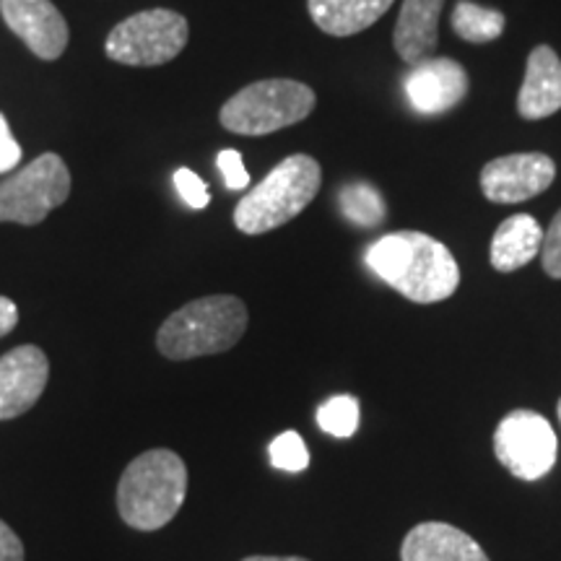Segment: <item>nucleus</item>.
<instances>
[{
  "instance_id": "1",
  "label": "nucleus",
  "mask_w": 561,
  "mask_h": 561,
  "mask_svg": "<svg viewBox=\"0 0 561 561\" xmlns=\"http://www.w3.org/2000/svg\"><path fill=\"white\" fill-rule=\"evenodd\" d=\"M367 265L416 305L450 299L460 286V268L453 252L424 231H392L380 237L367 248Z\"/></svg>"
},
{
  "instance_id": "2",
  "label": "nucleus",
  "mask_w": 561,
  "mask_h": 561,
  "mask_svg": "<svg viewBox=\"0 0 561 561\" xmlns=\"http://www.w3.org/2000/svg\"><path fill=\"white\" fill-rule=\"evenodd\" d=\"M187 496V466L178 453L149 450L125 468L117 483V512L136 530H159L174 520Z\"/></svg>"
},
{
  "instance_id": "3",
  "label": "nucleus",
  "mask_w": 561,
  "mask_h": 561,
  "mask_svg": "<svg viewBox=\"0 0 561 561\" xmlns=\"http://www.w3.org/2000/svg\"><path fill=\"white\" fill-rule=\"evenodd\" d=\"M248 305L231 294L195 299L164 320L157 333V348L172 362L224 354L237 346L248 331Z\"/></svg>"
},
{
  "instance_id": "4",
  "label": "nucleus",
  "mask_w": 561,
  "mask_h": 561,
  "mask_svg": "<svg viewBox=\"0 0 561 561\" xmlns=\"http://www.w3.org/2000/svg\"><path fill=\"white\" fill-rule=\"evenodd\" d=\"M322 170L318 159L307 153H294L265 174L234 208V227L242 234H265L305 210L320 193Z\"/></svg>"
},
{
  "instance_id": "5",
  "label": "nucleus",
  "mask_w": 561,
  "mask_h": 561,
  "mask_svg": "<svg viewBox=\"0 0 561 561\" xmlns=\"http://www.w3.org/2000/svg\"><path fill=\"white\" fill-rule=\"evenodd\" d=\"M318 96L307 83L294 79L255 81L224 102L219 121L237 136H268L291 128L312 115Z\"/></svg>"
},
{
  "instance_id": "6",
  "label": "nucleus",
  "mask_w": 561,
  "mask_h": 561,
  "mask_svg": "<svg viewBox=\"0 0 561 561\" xmlns=\"http://www.w3.org/2000/svg\"><path fill=\"white\" fill-rule=\"evenodd\" d=\"M191 26L187 19L170 9H151L123 19L107 34L104 53L110 60L133 68H157L185 50Z\"/></svg>"
},
{
  "instance_id": "7",
  "label": "nucleus",
  "mask_w": 561,
  "mask_h": 561,
  "mask_svg": "<svg viewBox=\"0 0 561 561\" xmlns=\"http://www.w3.org/2000/svg\"><path fill=\"white\" fill-rule=\"evenodd\" d=\"M70 195V172L58 153H42L0 182V224L37 227Z\"/></svg>"
},
{
  "instance_id": "8",
  "label": "nucleus",
  "mask_w": 561,
  "mask_h": 561,
  "mask_svg": "<svg viewBox=\"0 0 561 561\" xmlns=\"http://www.w3.org/2000/svg\"><path fill=\"white\" fill-rule=\"evenodd\" d=\"M494 453L515 479L538 481L557 466V434L541 413L512 411L496 426Z\"/></svg>"
},
{
  "instance_id": "9",
  "label": "nucleus",
  "mask_w": 561,
  "mask_h": 561,
  "mask_svg": "<svg viewBox=\"0 0 561 561\" xmlns=\"http://www.w3.org/2000/svg\"><path fill=\"white\" fill-rule=\"evenodd\" d=\"M557 180V164L541 151L491 159L481 170V191L491 203H523L546 193Z\"/></svg>"
},
{
  "instance_id": "10",
  "label": "nucleus",
  "mask_w": 561,
  "mask_h": 561,
  "mask_svg": "<svg viewBox=\"0 0 561 561\" xmlns=\"http://www.w3.org/2000/svg\"><path fill=\"white\" fill-rule=\"evenodd\" d=\"M403 89L411 107L421 115H442L466 100L471 81L458 60L426 58L403 76Z\"/></svg>"
},
{
  "instance_id": "11",
  "label": "nucleus",
  "mask_w": 561,
  "mask_h": 561,
  "mask_svg": "<svg viewBox=\"0 0 561 561\" xmlns=\"http://www.w3.org/2000/svg\"><path fill=\"white\" fill-rule=\"evenodd\" d=\"M0 13L39 60H58L66 53L70 32L53 0H0Z\"/></svg>"
},
{
  "instance_id": "12",
  "label": "nucleus",
  "mask_w": 561,
  "mask_h": 561,
  "mask_svg": "<svg viewBox=\"0 0 561 561\" xmlns=\"http://www.w3.org/2000/svg\"><path fill=\"white\" fill-rule=\"evenodd\" d=\"M50 380V362L39 346H19L0 356V421L16 419L39 401Z\"/></svg>"
},
{
  "instance_id": "13",
  "label": "nucleus",
  "mask_w": 561,
  "mask_h": 561,
  "mask_svg": "<svg viewBox=\"0 0 561 561\" xmlns=\"http://www.w3.org/2000/svg\"><path fill=\"white\" fill-rule=\"evenodd\" d=\"M561 110V58L549 45L528 55L525 79L517 94V115L523 121H543Z\"/></svg>"
},
{
  "instance_id": "14",
  "label": "nucleus",
  "mask_w": 561,
  "mask_h": 561,
  "mask_svg": "<svg viewBox=\"0 0 561 561\" xmlns=\"http://www.w3.org/2000/svg\"><path fill=\"white\" fill-rule=\"evenodd\" d=\"M401 561H489V557L468 533L434 520L409 530L401 546Z\"/></svg>"
},
{
  "instance_id": "15",
  "label": "nucleus",
  "mask_w": 561,
  "mask_h": 561,
  "mask_svg": "<svg viewBox=\"0 0 561 561\" xmlns=\"http://www.w3.org/2000/svg\"><path fill=\"white\" fill-rule=\"evenodd\" d=\"M445 0H403L392 30V47L409 66L432 58L439 45V16Z\"/></svg>"
},
{
  "instance_id": "16",
  "label": "nucleus",
  "mask_w": 561,
  "mask_h": 561,
  "mask_svg": "<svg viewBox=\"0 0 561 561\" xmlns=\"http://www.w3.org/2000/svg\"><path fill=\"white\" fill-rule=\"evenodd\" d=\"M543 231L541 224L533 219L530 214H515L504 219L491 237L489 261L491 268L500 273L520 271L533 257L541 252Z\"/></svg>"
},
{
  "instance_id": "17",
  "label": "nucleus",
  "mask_w": 561,
  "mask_h": 561,
  "mask_svg": "<svg viewBox=\"0 0 561 561\" xmlns=\"http://www.w3.org/2000/svg\"><path fill=\"white\" fill-rule=\"evenodd\" d=\"M396 0H307L314 24L331 37H354L388 13Z\"/></svg>"
},
{
  "instance_id": "18",
  "label": "nucleus",
  "mask_w": 561,
  "mask_h": 561,
  "mask_svg": "<svg viewBox=\"0 0 561 561\" xmlns=\"http://www.w3.org/2000/svg\"><path fill=\"white\" fill-rule=\"evenodd\" d=\"M504 19L502 11L486 9V5L471 3V0H460L453 11V30L460 39L473 42V45H486L502 37Z\"/></svg>"
},
{
  "instance_id": "19",
  "label": "nucleus",
  "mask_w": 561,
  "mask_h": 561,
  "mask_svg": "<svg viewBox=\"0 0 561 561\" xmlns=\"http://www.w3.org/2000/svg\"><path fill=\"white\" fill-rule=\"evenodd\" d=\"M339 206L343 216L354 224V227L371 229L380 227L388 216V206H385V198L369 182H351V185L341 187L339 193Z\"/></svg>"
},
{
  "instance_id": "20",
  "label": "nucleus",
  "mask_w": 561,
  "mask_h": 561,
  "mask_svg": "<svg viewBox=\"0 0 561 561\" xmlns=\"http://www.w3.org/2000/svg\"><path fill=\"white\" fill-rule=\"evenodd\" d=\"M318 426L331 437H354L359 430V401L354 396L328 398L318 409Z\"/></svg>"
},
{
  "instance_id": "21",
  "label": "nucleus",
  "mask_w": 561,
  "mask_h": 561,
  "mask_svg": "<svg viewBox=\"0 0 561 561\" xmlns=\"http://www.w3.org/2000/svg\"><path fill=\"white\" fill-rule=\"evenodd\" d=\"M268 458L276 471L286 473H301L310 466V450H307L305 439H301L297 432L278 434V437L271 442Z\"/></svg>"
},
{
  "instance_id": "22",
  "label": "nucleus",
  "mask_w": 561,
  "mask_h": 561,
  "mask_svg": "<svg viewBox=\"0 0 561 561\" xmlns=\"http://www.w3.org/2000/svg\"><path fill=\"white\" fill-rule=\"evenodd\" d=\"M174 187H178L180 198L195 210L206 208L210 203V193H208L206 182H203L193 170H187V167H182V170L174 172Z\"/></svg>"
},
{
  "instance_id": "23",
  "label": "nucleus",
  "mask_w": 561,
  "mask_h": 561,
  "mask_svg": "<svg viewBox=\"0 0 561 561\" xmlns=\"http://www.w3.org/2000/svg\"><path fill=\"white\" fill-rule=\"evenodd\" d=\"M541 263H543V271L549 273L551 278H561V210L553 216L549 229L543 231Z\"/></svg>"
},
{
  "instance_id": "24",
  "label": "nucleus",
  "mask_w": 561,
  "mask_h": 561,
  "mask_svg": "<svg viewBox=\"0 0 561 561\" xmlns=\"http://www.w3.org/2000/svg\"><path fill=\"white\" fill-rule=\"evenodd\" d=\"M216 164H219V172L224 174V182H227L229 191H244V187L250 185V172L244 170L240 151L234 149L219 151Z\"/></svg>"
},
{
  "instance_id": "25",
  "label": "nucleus",
  "mask_w": 561,
  "mask_h": 561,
  "mask_svg": "<svg viewBox=\"0 0 561 561\" xmlns=\"http://www.w3.org/2000/svg\"><path fill=\"white\" fill-rule=\"evenodd\" d=\"M19 161H21V146H19V140L13 138L5 115L0 112V174L16 170Z\"/></svg>"
},
{
  "instance_id": "26",
  "label": "nucleus",
  "mask_w": 561,
  "mask_h": 561,
  "mask_svg": "<svg viewBox=\"0 0 561 561\" xmlns=\"http://www.w3.org/2000/svg\"><path fill=\"white\" fill-rule=\"evenodd\" d=\"M0 561H24V543L3 520H0Z\"/></svg>"
},
{
  "instance_id": "27",
  "label": "nucleus",
  "mask_w": 561,
  "mask_h": 561,
  "mask_svg": "<svg viewBox=\"0 0 561 561\" xmlns=\"http://www.w3.org/2000/svg\"><path fill=\"white\" fill-rule=\"evenodd\" d=\"M19 325V307L9 297H0V339Z\"/></svg>"
},
{
  "instance_id": "28",
  "label": "nucleus",
  "mask_w": 561,
  "mask_h": 561,
  "mask_svg": "<svg viewBox=\"0 0 561 561\" xmlns=\"http://www.w3.org/2000/svg\"><path fill=\"white\" fill-rule=\"evenodd\" d=\"M242 561H310V559H301V557H248Z\"/></svg>"
},
{
  "instance_id": "29",
  "label": "nucleus",
  "mask_w": 561,
  "mask_h": 561,
  "mask_svg": "<svg viewBox=\"0 0 561 561\" xmlns=\"http://www.w3.org/2000/svg\"><path fill=\"white\" fill-rule=\"evenodd\" d=\"M559 419H561V401H559Z\"/></svg>"
}]
</instances>
